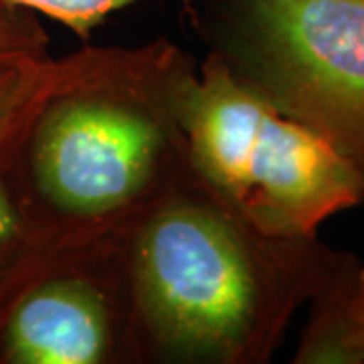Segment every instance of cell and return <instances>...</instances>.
Returning a JSON list of instances; mask_svg holds the SVG:
<instances>
[{
    "label": "cell",
    "mask_w": 364,
    "mask_h": 364,
    "mask_svg": "<svg viewBox=\"0 0 364 364\" xmlns=\"http://www.w3.org/2000/svg\"><path fill=\"white\" fill-rule=\"evenodd\" d=\"M348 253L272 237L193 172L122 237L140 364H265Z\"/></svg>",
    "instance_id": "1"
},
{
    "label": "cell",
    "mask_w": 364,
    "mask_h": 364,
    "mask_svg": "<svg viewBox=\"0 0 364 364\" xmlns=\"http://www.w3.org/2000/svg\"><path fill=\"white\" fill-rule=\"evenodd\" d=\"M186 57L168 39L146 43L128 63L43 105L16 166L59 231L83 241L128 231L191 176L172 109Z\"/></svg>",
    "instance_id": "2"
},
{
    "label": "cell",
    "mask_w": 364,
    "mask_h": 364,
    "mask_svg": "<svg viewBox=\"0 0 364 364\" xmlns=\"http://www.w3.org/2000/svg\"><path fill=\"white\" fill-rule=\"evenodd\" d=\"M172 109L193 176L261 233L316 237L328 219L363 207V176L243 83L215 51L198 63L184 59Z\"/></svg>",
    "instance_id": "3"
},
{
    "label": "cell",
    "mask_w": 364,
    "mask_h": 364,
    "mask_svg": "<svg viewBox=\"0 0 364 364\" xmlns=\"http://www.w3.org/2000/svg\"><path fill=\"white\" fill-rule=\"evenodd\" d=\"M188 14L208 51L364 178V0H196Z\"/></svg>",
    "instance_id": "4"
},
{
    "label": "cell",
    "mask_w": 364,
    "mask_h": 364,
    "mask_svg": "<svg viewBox=\"0 0 364 364\" xmlns=\"http://www.w3.org/2000/svg\"><path fill=\"white\" fill-rule=\"evenodd\" d=\"M124 233L81 245L26 287L0 324V364H140Z\"/></svg>",
    "instance_id": "5"
},
{
    "label": "cell",
    "mask_w": 364,
    "mask_h": 364,
    "mask_svg": "<svg viewBox=\"0 0 364 364\" xmlns=\"http://www.w3.org/2000/svg\"><path fill=\"white\" fill-rule=\"evenodd\" d=\"M138 47H83L0 69V170L18 162L28 130L55 93L109 73L136 55Z\"/></svg>",
    "instance_id": "6"
},
{
    "label": "cell",
    "mask_w": 364,
    "mask_h": 364,
    "mask_svg": "<svg viewBox=\"0 0 364 364\" xmlns=\"http://www.w3.org/2000/svg\"><path fill=\"white\" fill-rule=\"evenodd\" d=\"M16 164L0 170V324L41 273L95 241L59 231L31 198Z\"/></svg>",
    "instance_id": "7"
},
{
    "label": "cell",
    "mask_w": 364,
    "mask_h": 364,
    "mask_svg": "<svg viewBox=\"0 0 364 364\" xmlns=\"http://www.w3.org/2000/svg\"><path fill=\"white\" fill-rule=\"evenodd\" d=\"M296 364H364V263L348 253L308 304Z\"/></svg>",
    "instance_id": "8"
},
{
    "label": "cell",
    "mask_w": 364,
    "mask_h": 364,
    "mask_svg": "<svg viewBox=\"0 0 364 364\" xmlns=\"http://www.w3.org/2000/svg\"><path fill=\"white\" fill-rule=\"evenodd\" d=\"M51 39L39 14L0 0V69L51 57Z\"/></svg>",
    "instance_id": "9"
},
{
    "label": "cell",
    "mask_w": 364,
    "mask_h": 364,
    "mask_svg": "<svg viewBox=\"0 0 364 364\" xmlns=\"http://www.w3.org/2000/svg\"><path fill=\"white\" fill-rule=\"evenodd\" d=\"M9 2L28 9L39 16H47L69 28L81 41H87L91 33L100 25H104L112 14L148 0H9ZM172 2H178L188 11L196 0H172Z\"/></svg>",
    "instance_id": "10"
},
{
    "label": "cell",
    "mask_w": 364,
    "mask_h": 364,
    "mask_svg": "<svg viewBox=\"0 0 364 364\" xmlns=\"http://www.w3.org/2000/svg\"><path fill=\"white\" fill-rule=\"evenodd\" d=\"M363 207H364V203H363Z\"/></svg>",
    "instance_id": "11"
}]
</instances>
